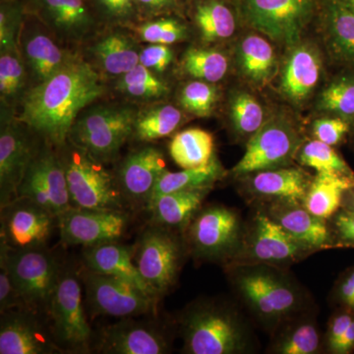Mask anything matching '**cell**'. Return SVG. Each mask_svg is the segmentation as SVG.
<instances>
[{"label":"cell","mask_w":354,"mask_h":354,"mask_svg":"<svg viewBox=\"0 0 354 354\" xmlns=\"http://www.w3.org/2000/svg\"><path fill=\"white\" fill-rule=\"evenodd\" d=\"M101 76L92 64L72 57L57 73L30 88L17 116L35 134L59 148L84 109L104 93Z\"/></svg>","instance_id":"cell-1"},{"label":"cell","mask_w":354,"mask_h":354,"mask_svg":"<svg viewBox=\"0 0 354 354\" xmlns=\"http://www.w3.org/2000/svg\"><path fill=\"white\" fill-rule=\"evenodd\" d=\"M353 318L354 313L344 308H339L330 318L325 339V344L330 353H333L337 342L348 329Z\"/></svg>","instance_id":"cell-50"},{"label":"cell","mask_w":354,"mask_h":354,"mask_svg":"<svg viewBox=\"0 0 354 354\" xmlns=\"http://www.w3.org/2000/svg\"><path fill=\"white\" fill-rule=\"evenodd\" d=\"M118 78L116 88L131 99L153 101L169 92L167 84L141 64Z\"/></svg>","instance_id":"cell-40"},{"label":"cell","mask_w":354,"mask_h":354,"mask_svg":"<svg viewBox=\"0 0 354 354\" xmlns=\"http://www.w3.org/2000/svg\"><path fill=\"white\" fill-rule=\"evenodd\" d=\"M129 317L108 326L95 342L97 353L104 354H165L171 353L169 328L153 314L150 318Z\"/></svg>","instance_id":"cell-14"},{"label":"cell","mask_w":354,"mask_h":354,"mask_svg":"<svg viewBox=\"0 0 354 354\" xmlns=\"http://www.w3.org/2000/svg\"><path fill=\"white\" fill-rule=\"evenodd\" d=\"M21 36V55L32 80L30 88L48 80L73 57L36 25L25 28Z\"/></svg>","instance_id":"cell-25"},{"label":"cell","mask_w":354,"mask_h":354,"mask_svg":"<svg viewBox=\"0 0 354 354\" xmlns=\"http://www.w3.org/2000/svg\"><path fill=\"white\" fill-rule=\"evenodd\" d=\"M251 174L253 176L248 183L250 193L272 202L304 204L312 181L308 174L297 167H279Z\"/></svg>","instance_id":"cell-28"},{"label":"cell","mask_w":354,"mask_h":354,"mask_svg":"<svg viewBox=\"0 0 354 354\" xmlns=\"http://www.w3.org/2000/svg\"><path fill=\"white\" fill-rule=\"evenodd\" d=\"M62 353L55 344L48 318L28 308L2 312L0 354Z\"/></svg>","instance_id":"cell-21"},{"label":"cell","mask_w":354,"mask_h":354,"mask_svg":"<svg viewBox=\"0 0 354 354\" xmlns=\"http://www.w3.org/2000/svg\"><path fill=\"white\" fill-rule=\"evenodd\" d=\"M181 67L187 75L197 80L216 83L227 75L228 59L218 50L191 48L184 53Z\"/></svg>","instance_id":"cell-39"},{"label":"cell","mask_w":354,"mask_h":354,"mask_svg":"<svg viewBox=\"0 0 354 354\" xmlns=\"http://www.w3.org/2000/svg\"><path fill=\"white\" fill-rule=\"evenodd\" d=\"M83 267L92 272L109 274L129 281L155 298L151 295L135 265L134 244L127 245L116 241L86 247L83 250Z\"/></svg>","instance_id":"cell-27"},{"label":"cell","mask_w":354,"mask_h":354,"mask_svg":"<svg viewBox=\"0 0 354 354\" xmlns=\"http://www.w3.org/2000/svg\"><path fill=\"white\" fill-rule=\"evenodd\" d=\"M323 62L315 46L297 43L292 46L281 72V91L295 104L306 101L315 91L322 74Z\"/></svg>","instance_id":"cell-22"},{"label":"cell","mask_w":354,"mask_h":354,"mask_svg":"<svg viewBox=\"0 0 354 354\" xmlns=\"http://www.w3.org/2000/svg\"><path fill=\"white\" fill-rule=\"evenodd\" d=\"M218 93L213 83L196 80L186 84L179 95V102L188 113L205 118L215 109Z\"/></svg>","instance_id":"cell-45"},{"label":"cell","mask_w":354,"mask_h":354,"mask_svg":"<svg viewBox=\"0 0 354 354\" xmlns=\"http://www.w3.org/2000/svg\"><path fill=\"white\" fill-rule=\"evenodd\" d=\"M130 225L127 209L71 208L58 216L60 243L92 247L120 241Z\"/></svg>","instance_id":"cell-16"},{"label":"cell","mask_w":354,"mask_h":354,"mask_svg":"<svg viewBox=\"0 0 354 354\" xmlns=\"http://www.w3.org/2000/svg\"><path fill=\"white\" fill-rule=\"evenodd\" d=\"M26 15L23 0H1L0 4V51L19 48L18 41Z\"/></svg>","instance_id":"cell-46"},{"label":"cell","mask_w":354,"mask_h":354,"mask_svg":"<svg viewBox=\"0 0 354 354\" xmlns=\"http://www.w3.org/2000/svg\"><path fill=\"white\" fill-rule=\"evenodd\" d=\"M230 272L235 290L266 325H283L304 307L301 291L279 268L239 265L230 266Z\"/></svg>","instance_id":"cell-3"},{"label":"cell","mask_w":354,"mask_h":354,"mask_svg":"<svg viewBox=\"0 0 354 354\" xmlns=\"http://www.w3.org/2000/svg\"><path fill=\"white\" fill-rule=\"evenodd\" d=\"M189 254L196 259L230 264L241 249V218L232 209L211 205L200 209L184 232Z\"/></svg>","instance_id":"cell-10"},{"label":"cell","mask_w":354,"mask_h":354,"mask_svg":"<svg viewBox=\"0 0 354 354\" xmlns=\"http://www.w3.org/2000/svg\"><path fill=\"white\" fill-rule=\"evenodd\" d=\"M214 138L201 128H189L174 135L169 144V155L181 169H194L214 160Z\"/></svg>","instance_id":"cell-34"},{"label":"cell","mask_w":354,"mask_h":354,"mask_svg":"<svg viewBox=\"0 0 354 354\" xmlns=\"http://www.w3.org/2000/svg\"><path fill=\"white\" fill-rule=\"evenodd\" d=\"M353 124L339 116L330 115L319 118L313 124L315 139L330 146H337L346 138Z\"/></svg>","instance_id":"cell-47"},{"label":"cell","mask_w":354,"mask_h":354,"mask_svg":"<svg viewBox=\"0 0 354 354\" xmlns=\"http://www.w3.org/2000/svg\"><path fill=\"white\" fill-rule=\"evenodd\" d=\"M164 153L145 145L128 153L114 174L127 208L146 211L160 177L167 171Z\"/></svg>","instance_id":"cell-20"},{"label":"cell","mask_w":354,"mask_h":354,"mask_svg":"<svg viewBox=\"0 0 354 354\" xmlns=\"http://www.w3.org/2000/svg\"><path fill=\"white\" fill-rule=\"evenodd\" d=\"M99 22L109 26L133 25L141 18L137 0H87Z\"/></svg>","instance_id":"cell-43"},{"label":"cell","mask_w":354,"mask_h":354,"mask_svg":"<svg viewBox=\"0 0 354 354\" xmlns=\"http://www.w3.org/2000/svg\"><path fill=\"white\" fill-rule=\"evenodd\" d=\"M236 6L227 0H194L192 16L201 38L208 43L230 38L236 30Z\"/></svg>","instance_id":"cell-31"},{"label":"cell","mask_w":354,"mask_h":354,"mask_svg":"<svg viewBox=\"0 0 354 354\" xmlns=\"http://www.w3.org/2000/svg\"><path fill=\"white\" fill-rule=\"evenodd\" d=\"M0 53V97L2 108L7 111L22 102L28 92L27 67L19 48Z\"/></svg>","instance_id":"cell-37"},{"label":"cell","mask_w":354,"mask_h":354,"mask_svg":"<svg viewBox=\"0 0 354 354\" xmlns=\"http://www.w3.org/2000/svg\"><path fill=\"white\" fill-rule=\"evenodd\" d=\"M283 330L272 344V353L316 354L323 346L322 335L311 317L297 316L283 323Z\"/></svg>","instance_id":"cell-33"},{"label":"cell","mask_w":354,"mask_h":354,"mask_svg":"<svg viewBox=\"0 0 354 354\" xmlns=\"http://www.w3.org/2000/svg\"><path fill=\"white\" fill-rule=\"evenodd\" d=\"M300 164L311 167L317 172H333L354 176L344 158L335 150L334 146L328 145L319 140H312L302 145L298 153Z\"/></svg>","instance_id":"cell-41"},{"label":"cell","mask_w":354,"mask_h":354,"mask_svg":"<svg viewBox=\"0 0 354 354\" xmlns=\"http://www.w3.org/2000/svg\"><path fill=\"white\" fill-rule=\"evenodd\" d=\"M341 1L354 10V0H341Z\"/></svg>","instance_id":"cell-55"},{"label":"cell","mask_w":354,"mask_h":354,"mask_svg":"<svg viewBox=\"0 0 354 354\" xmlns=\"http://www.w3.org/2000/svg\"><path fill=\"white\" fill-rule=\"evenodd\" d=\"M142 15H165L176 11L181 0H137Z\"/></svg>","instance_id":"cell-52"},{"label":"cell","mask_w":354,"mask_h":354,"mask_svg":"<svg viewBox=\"0 0 354 354\" xmlns=\"http://www.w3.org/2000/svg\"><path fill=\"white\" fill-rule=\"evenodd\" d=\"M57 149L64 167L72 207L127 209L115 176L87 152L67 141Z\"/></svg>","instance_id":"cell-7"},{"label":"cell","mask_w":354,"mask_h":354,"mask_svg":"<svg viewBox=\"0 0 354 354\" xmlns=\"http://www.w3.org/2000/svg\"><path fill=\"white\" fill-rule=\"evenodd\" d=\"M245 24L272 41L299 43L302 32L318 17L319 0H234Z\"/></svg>","instance_id":"cell-8"},{"label":"cell","mask_w":354,"mask_h":354,"mask_svg":"<svg viewBox=\"0 0 354 354\" xmlns=\"http://www.w3.org/2000/svg\"><path fill=\"white\" fill-rule=\"evenodd\" d=\"M313 249L300 243L267 213L255 216L230 266L262 264L281 268L299 262Z\"/></svg>","instance_id":"cell-13"},{"label":"cell","mask_w":354,"mask_h":354,"mask_svg":"<svg viewBox=\"0 0 354 354\" xmlns=\"http://www.w3.org/2000/svg\"><path fill=\"white\" fill-rule=\"evenodd\" d=\"M348 272H349V274H351V278H353L354 281V266L353 267H351V269L348 270Z\"/></svg>","instance_id":"cell-56"},{"label":"cell","mask_w":354,"mask_h":354,"mask_svg":"<svg viewBox=\"0 0 354 354\" xmlns=\"http://www.w3.org/2000/svg\"><path fill=\"white\" fill-rule=\"evenodd\" d=\"M41 139L12 114L2 113L0 130V207L18 198V189Z\"/></svg>","instance_id":"cell-17"},{"label":"cell","mask_w":354,"mask_h":354,"mask_svg":"<svg viewBox=\"0 0 354 354\" xmlns=\"http://www.w3.org/2000/svg\"><path fill=\"white\" fill-rule=\"evenodd\" d=\"M267 214L293 239L314 251L337 246L326 220L312 215L304 204L274 201Z\"/></svg>","instance_id":"cell-23"},{"label":"cell","mask_w":354,"mask_h":354,"mask_svg":"<svg viewBox=\"0 0 354 354\" xmlns=\"http://www.w3.org/2000/svg\"><path fill=\"white\" fill-rule=\"evenodd\" d=\"M230 118L235 131L252 136L265 123L264 109L252 95L236 92L230 100Z\"/></svg>","instance_id":"cell-42"},{"label":"cell","mask_w":354,"mask_h":354,"mask_svg":"<svg viewBox=\"0 0 354 354\" xmlns=\"http://www.w3.org/2000/svg\"><path fill=\"white\" fill-rule=\"evenodd\" d=\"M134 244V262L151 295L160 301L176 286L189 254L181 232L148 225Z\"/></svg>","instance_id":"cell-4"},{"label":"cell","mask_w":354,"mask_h":354,"mask_svg":"<svg viewBox=\"0 0 354 354\" xmlns=\"http://www.w3.org/2000/svg\"><path fill=\"white\" fill-rule=\"evenodd\" d=\"M14 285L26 308L48 318L51 295L57 286L62 263L46 247L14 250L0 241Z\"/></svg>","instance_id":"cell-9"},{"label":"cell","mask_w":354,"mask_h":354,"mask_svg":"<svg viewBox=\"0 0 354 354\" xmlns=\"http://www.w3.org/2000/svg\"><path fill=\"white\" fill-rule=\"evenodd\" d=\"M213 187L176 191L157 198L148 207L149 223L184 234L191 221L202 209L203 203Z\"/></svg>","instance_id":"cell-26"},{"label":"cell","mask_w":354,"mask_h":354,"mask_svg":"<svg viewBox=\"0 0 354 354\" xmlns=\"http://www.w3.org/2000/svg\"><path fill=\"white\" fill-rule=\"evenodd\" d=\"M183 353L237 354L249 349V330L239 312L216 299H201L179 317Z\"/></svg>","instance_id":"cell-2"},{"label":"cell","mask_w":354,"mask_h":354,"mask_svg":"<svg viewBox=\"0 0 354 354\" xmlns=\"http://www.w3.org/2000/svg\"><path fill=\"white\" fill-rule=\"evenodd\" d=\"M23 3L25 12L39 21L60 43L83 41L99 23L87 0H23Z\"/></svg>","instance_id":"cell-19"},{"label":"cell","mask_w":354,"mask_h":354,"mask_svg":"<svg viewBox=\"0 0 354 354\" xmlns=\"http://www.w3.org/2000/svg\"><path fill=\"white\" fill-rule=\"evenodd\" d=\"M344 209H353L354 211V187L348 191L344 198Z\"/></svg>","instance_id":"cell-54"},{"label":"cell","mask_w":354,"mask_h":354,"mask_svg":"<svg viewBox=\"0 0 354 354\" xmlns=\"http://www.w3.org/2000/svg\"><path fill=\"white\" fill-rule=\"evenodd\" d=\"M81 278L90 315L123 319L158 314L160 301L129 281L85 267L81 270Z\"/></svg>","instance_id":"cell-12"},{"label":"cell","mask_w":354,"mask_h":354,"mask_svg":"<svg viewBox=\"0 0 354 354\" xmlns=\"http://www.w3.org/2000/svg\"><path fill=\"white\" fill-rule=\"evenodd\" d=\"M297 124L283 114L272 116L249 139L245 153L232 169L235 176L288 167L301 149Z\"/></svg>","instance_id":"cell-11"},{"label":"cell","mask_w":354,"mask_h":354,"mask_svg":"<svg viewBox=\"0 0 354 354\" xmlns=\"http://www.w3.org/2000/svg\"><path fill=\"white\" fill-rule=\"evenodd\" d=\"M237 60L243 75L255 85L269 83L278 68L274 48L258 35L242 39L237 46Z\"/></svg>","instance_id":"cell-32"},{"label":"cell","mask_w":354,"mask_h":354,"mask_svg":"<svg viewBox=\"0 0 354 354\" xmlns=\"http://www.w3.org/2000/svg\"><path fill=\"white\" fill-rule=\"evenodd\" d=\"M318 18L330 57L354 67V10L341 0H319Z\"/></svg>","instance_id":"cell-24"},{"label":"cell","mask_w":354,"mask_h":354,"mask_svg":"<svg viewBox=\"0 0 354 354\" xmlns=\"http://www.w3.org/2000/svg\"><path fill=\"white\" fill-rule=\"evenodd\" d=\"M0 212V241L14 250L46 247L57 230L58 216L29 198H16Z\"/></svg>","instance_id":"cell-18"},{"label":"cell","mask_w":354,"mask_h":354,"mask_svg":"<svg viewBox=\"0 0 354 354\" xmlns=\"http://www.w3.org/2000/svg\"><path fill=\"white\" fill-rule=\"evenodd\" d=\"M18 197L29 198L57 216L72 207L57 149L43 139L21 181Z\"/></svg>","instance_id":"cell-15"},{"label":"cell","mask_w":354,"mask_h":354,"mask_svg":"<svg viewBox=\"0 0 354 354\" xmlns=\"http://www.w3.org/2000/svg\"><path fill=\"white\" fill-rule=\"evenodd\" d=\"M174 59V53L167 44H151L140 53V64L156 74L164 73Z\"/></svg>","instance_id":"cell-49"},{"label":"cell","mask_w":354,"mask_h":354,"mask_svg":"<svg viewBox=\"0 0 354 354\" xmlns=\"http://www.w3.org/2000/svg\"><path fill=\"white\" fill-rule=\"evenodd\" d=\"M318 108L354 124V67H344L322 91Z\"/></svg>","instance_id":"cell-38"},{"label":"cell","mask_w":354,"mask_h":354,"mask_svg":"<svg viewBox=\"0 0 354 354\" xmlns=\"http://www.w3.org/2000/svg\"><path fill=\"white\" fill-rule=\"evenodd\" d=\"M183 122L180 109L171 104H160L137 113L132 138L142 143H151L165 138Z\"/></svg>","instance_id":"cell-36"},{"label":"cell","mask_w":354,"mask_h":354,"mask_svg":"<svg viewBox=\"0 0 354 354\" xmlns=\"http://www.w3.org/2000/svg\"><path fill=\"white\" fill-rule=\"evenodd\" d=\"M354 351V318L348 329L342 335L333 351L334 354H348Z\"/></svg>","instance_id":"cell-53"},{"label":"cell","mask_w":354,"mask_h":354,"mask_svg":"<svg viewBox=\"0 0 354 354\" xmlns=\"http://www.w3.org/2000/svg\"><path fill=\"white\" fill-rule=\"evenodd\" d=\"M140 37L150 44H167L179 43L187 38V27L183 21L174 16H162L160 18L147 21L140 25Z\"/></svg>","instance_id":"cell-44"},{"label":"cell","mask_w":354,"mask_h":354,"mask_svg":"<svg viewBox=\"0 0 354 354\" xmlns=\"http://www.w3.org/2000/svg\"><path fill=\"white\" fill-rule=\"evenodd\" d=\"M334 227L339 247H354V211L342 209L335 215Z\"/></svg>","instance_id":"cell-51"},{"label":"cell","mask_w":354,"mask_h":354,"mask_svg":"<svg viewBox=\"0 0 354 354\" xmlns=\"http://www.w3.org/2000/svg\"><path fill=\"white\" fill-rule=\"evenodd\" d=\"M15 308L26 306L14 285L6 256L0 252V313Z\"/></svg>","instance_id":"cell-48"},{"label":"cell","mask_w":354,"mask_h":354,"mask_svg":"<svg viewBox=\"0 0 354 354\" xmlns=\"http://www.w3.org/2000/svg\"><path fill=\"white\" fill-rule=\"evenodd\" d=\"M221 176H223V169L216 158L204 167L183 169V171L176 172L167 171L156 184L148 207L157 198L169 193L194 189V188L213 187L214 184Z\"/></svg>","instance_id":"cell-35"},{"label":"cell","mask_w":354,"mask_h":354,"mask_svg":"<svg viewBox=\"0 0 354 354\" xmlns=\"http://www.w3.org/2000/svg\"><path fill=\"white\" fill-rule=\"evenodd\" d=\"M354 187V176L317 172L304 198V206L312 215L327 221L344 206V198Z\"/></svg>","instance_id":"cell-30"},{"label":"cell","mask_w":354,"mask_h":354,"mask_svg":"<svg viewBox=\"0 0 354 354\" xmlns=\"http://www.w3.org/2000/svg\"><path fill=\"white\" fill-rule=\"evenodd\" d=\"M88 53L102 73L120 77L140 64L141 51L130 37L113 32L97 39Z\"/></svg>","instance_id":"cell-29"},{"label":"cell","mask_w":354,"mask_h":354,"mask_svg":"<svg viewBox=\"0 0 354 354\" xmlns=\"http://www.w3.org/2000/svg\"><path fill=\"white\" fill-rule=\"evenodd\" d=\"M82 285L81 271L73 266L62 265L48 311L51 334L62 353H91L95 348V335L88 322Z\"/></svg>","instance_id":"cell-5"},{"label":"cell","mask_w":354,"mask_h":354,"mask_svg":"<svg viewBox=\"0 0 354 354\" xmlns=\"http://www.w3.org/2000/svg\"><path fill=\"white\" fill-rule=\"evenodd\" d=\"M137 113L132 106L123 104L86 108L70 130L68 141L95 160L109 164L132 138Z\"/></svg>","instance_id":"cell-6"}]
</instances>
